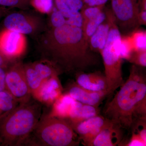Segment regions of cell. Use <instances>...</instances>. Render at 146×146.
Segmentation results:
<instances>
[{"label": "cell", "instance_id": "cell-1", "mask_svg": "<svg viewBox=\"0 0 146 146\" xmlns=\"http://www.w3.org/2000/svg\"><path fill=\"white\" fill-rule=\"evenodd\" d=\"M36 50L43 60L59 72H83L98 63L81 27L65 25L48 27L36 38Z\"/></svg>", "mask_w": 146, "mask_h": 146}, {"label": "cell", "instance_id": "cell-2", "mask_svg": "<svg viewBox=\"0 0 146 146\" xmlns=\"http://www.w3.org/2000/svg\"><path fill=\"white\" fill-rule=\"evenodd\" d=\"M115 125L131 130L138 120L146 119V79L140 66L131 67L129 76L104 111Z\"/></svg>", "mask_w": 146, "mask_h": 146}, {"label": "cell", "instance_id": "cell-3", "mask_svg": "<svg viewBox=\"0 0 146 146\" xmlns=\"http://www.w3.org/2000/svg\"><path fill=\"white\" fill-rule=\"evenodd\" d=\"M42 106L36 100L19 104L0 120V138L2 146L25 145L41 118Z\"/></svg>", "mask_w": 146, "mask_h": 146}, {"label": "cell", "instance_id": "cell-4", "mask_svg": "<svg viewBox=\"0 0 146 146\" xmlns=\"http://www.w3.org/2000/svg\"><path fill=\"white\" fill-rule=\"evenodd\" d=\"M80 143L77 134L66 120L49 114L40 119L25 145L76 146Z\"/></svg>", "mask_w": 146, "mask_h": 146}, {"label": "cell", "instance_id": "cell-5", "mask_svg": "<svg viewBox=\"0 0 146 146\" xmlns=\"http://www.w3.org/2000/svg\"><path fill=\"white\" fill-rule=\"evenodd\" d=\"M110 22L109 35L101 54L103 60L105 76L107 84V96L112 95L124 83L120 50L121 35L112 11L106 12Z\"/></svg>", "mask_w": 146, "mask_h": 146}, {"label": "cell", "instance_id": "cell-6", "mask_svg": "<svg viewBox=\"0 0 146 146\" xmlns=\"http://www.w3.org/2000/svg\"><path fill=\"white\" fill-rule=\"evenodd\" d=\"M21 10L9 13L3 22L4 29L36 39L48 28L47 23L39 14Z\"/></svg>", "mask_w": 146, "mask_h": 146}, {"label": "cell", "instance_id": "cell-7", "mask_svg": "<svg viewBox=\"0 0 146 146\" xmlns=\"http://www.w3.org/2000/svg\"><path fill=\"white\" fill-rule=\"evenodd\" d=\"M5 83V90L19 104L27 102L31 99L24 64L20 61L13 62L6 70Z\"/></svg>", "mask_w": 146, "mask_h": 146}, {"label": "cell", "instance_id": "cell-8", "mask_svg": "<svg viewBox=\"0 0 146 146\" xmlns=\"http://www.w3.org/2000/svg\"><path fill=\"white\" fill-rule=\"evenodd\" d=\"M111 5L120 30L131 33L141 25L138 19L140 9L137 0H111Z\"/></svg>", "mask_w": 146, "mask_h": 146}, {"label": "cell", "instance_id": "cell-9", "mask_svg": "<svg viewBox=\"0 0 146 146\" xmlns=\"http://www.w3.org/2000/svg\"><path fill=\"white\" fill-rule=\"evenodd\" d=\"M27 47L25 35L3 29L0 31V52L11 63L23 54Z\"/></svg>", "mask_w": 146, "mask_h": 146}, {"label": "cell", "instance_id": "cell-10", "mask_svg": "<svg viewBox=\"0 0 146 146\" xmlns=\"http://www.w3.org/2000/svg\"><path fill=\"white\" fill-rule=\"evenodd\" d=\"M108 121L104 116L98 115L79 122L69 123L77 134L82 144L89 146Z\"/></svg>", "mask_w": 146, "mask_h": 146}, {"label": "cell", "instance_id": "cell-11", "mask_svg": "<svg viewBox=\"0 0 146 146\" xmlns=\"http://www.w3.org/2000/svg\"><path fill=\"white\" fill-rule=\"evenodd\" d=\"M67 94L72 98L83 104L98 107L103 100L107 96L106 91H95L80 86L75 82L70 84L67 87Z\"/></svg>", "mask_w": 146, "mask_h": 146}, {"label": "cell", "instance_id": "cell-12", "mask_svg": "<svg viewBox=\"0 0 146 146\" xmlns=\"http://www.w3.org/2000/svg\"><path fill=\"white\" fill-rule=\"evenodd\" d=\"M63 91L58 75H55L43 82L33 98L46 105H52Z\"/></svg>", "mask_w": 146, "mask_h": 146}, {"label": "cell", "instance_id": "cell-13", "mask_svg": "<svg viewBox=\"0 0 146 146\" xmlns=\"http://www.w3.org/2000/svg\"><path fill=\"white\" fill-rule=\"evenodd\" d=\"M122 129L108 120L89 146H120L122 142Z\"/></svg>", "mask_w": 146, "mask_h": 146}, {"label": "cell", "instance_id": "cell-14", "mask_svg": "<svg viewBox=\"0 0 146 146\" xmlns=\"http://www.w3.org/2000/svg\"><path fill=\"white\" fill-rule=\"evenodd\" d=\"M76 83L85 89L95 91H106L107 84L105 76L99 73L80 72L76 74Z\"/></svg>", "mask_w": 146, "mask_h": 146}, {"label": "cell", "instance_id": "cell-15", "mask_svg": "<svg viewBox=\"0 0 146 146\" xmlns=\"http://www.w3.org/2000/svg\"><path fill=\"white\" fill-rule=\"evenodd\" d=\"M98 107L83 104L75 101L66 121L70 123L81 121L99 115Z\"/></svg>", "mask_w": 146, "mask_h": 146}, {"label": "cell", "instance_id": "cell-16", "mask_svg": "<svg viewBox=\"0 0 146 146\" xmlns=\"http://www.w3.org/2000/svg\"><path fill=\"white\" fill-rule=\"evenodd\" d=\"M106 16L105 21L97 28L89 41L91 49L98 52L100 54L106 44L110 28L109 19L107 15Z\"/></svg>", "mask_w": 146, "mask_h": 146}, {"label": "cell", "instance_id": "cell-17", "mask_svg": "<svg viewBox=\"0 0 146 146\" xmlns=\"http://www.w3.org/2000/svg\"><path fill=\"white\" fill-rule=\"evenodd\" d=\"M74 100L67 94H62L52 104V108L49 115L66 120L69 118Z\"/></svg>", "mask_w": 146, "mask_h": 146}, {"label": "cell", "instance_id": "cell-18", "mask_svg": "<svg viewBox=\"0 0 146 146\" xmlns=\"http://www.w3.org/2000/svg\"><path fill=\"white\" fill-rule=\"evenodd\" d=\"M24 68L32 97L33 98L44 81L33 68L31 63L24 64Z\"/></svg>", "mask_w": 146, "mask_h": 146}, {"label": "cell", "instance_id": "cell-19", "mask_svg": "<svg viewBox=\"0 0 146 146\" xmlns=\"http://www.w3.org/2000/svg\"><path fill=\"white\" fill-rule=\"evenodd\" d=\"M31 64L43 81L60 73L52 64L46 60L36 61Z\"/></svg>", "mask_w": 146, "mask_h": 146}, {"label": "cell", "instance_id": "cell-20", "mask_svg": "<svg viewBox=\"0 0 146 146\" xmlns=\"http://www.w3.org/2000/svg\"><path fill=\"white\" fill-rule=\"evenodd\" d=\"M18 104L6 90L0 91V120L8 115Z\"/></svg>", "mask_w": 146, "mask_h": 146}, {"label": "cell", "instance_id": "cell-21", "mask_svg": "<svg viewBox=\"0 0 146 146\" xmlns=\"http://www.w3.org/2000/svg\"><path fill=\"white\" fill-rule=\"evenodd\" d=\"M106 14L103 11L93 19L82 23V29L84 37L89 42L91 36L96 30L97 28L105 21Z\"/></svg>", "mask_w": 146, "mask_h": 146}, {"label": "cell", "instance_id": "cell-22", "mask_svg": "<svg viewBox=\"0 0 146 146\" xmlns=\"http://www.w3.org/2000/svg\"><path fill=\"white\" fill-rule=\"evenodd\" d=\"M55 7L63 12L79 11L83 6L82 0H54Z\"/></svg>", "mask_w": 146, "mask_h": 146}, {"label": "cell", "instance_id": "cell-23", "mask_svg": "<svg viewBox=\"0 0 146 146\" xmlns=\"http://www.w3.org/2000/svg\"><path fill=\"white\" fill-rule=\"evenodd\" d=\"M134 51L146 50V33L145 31L136 30L130 35Z\"/></svg>", "mask_w": 146, "mask_h": 146}, {"label": "cell", "instance_id": "cell-24", "mask_svg": "<svg viewBox=\"0 0 146 146\" xmlns=\"http://www.w3.org/2000/svg\"><path fill=\"white\" fill-rule=\"evenodd\" d=\"M30 5L39 13L48 15L54 7V0H30Z\"/></svg>", "mask_w": 146, "mask_h": 146}, {"label": "cell", "instance_id": "cell-25", "mask_svg": "<svg viewBox=\"0 0 146 146\" xmlns=\"http://www.w3.org/2000/svg\"><path fill=\"white\" fill-rule=\"evenodd\" d=\"M50 18L48 27L58 28L66 25V20L62 12L58 10L55 6L51 13L49 14Z\"/></svg>", "mask_w": 146, "mask_h": 146}, {"label": "cell", "instance_id": "cell-26", "mask_svg": "<svg viewBox=\"0 0 146 146\" xmlns=\"http://www.w3.org/2000/svg\"><path fill=\"white\" fill-rule=\"evenodd\" d=\"M120 52L123 59L129 60L134 51L130 36H122L120 44Z\"/></svg>", "mask_w": 146, "mask_h": 146}, {"label": "cell", "instance_id": "cell-27", "mask_svg": "<svg viewBox=\"0 0 146 146\" xmlns=\"http://www.w3.org/2000/svg\"><path fill=\"white\" fill-rule=\"evenodd\" d=\"M0 6L28 10L31 6L30 0H0Z\"/></svg>", "mask_w": 146, "mask_h": 146}, {"label": "cell", "instance_id": "cell-28", "mask_svg": "<svg viewBox=\"0 0 146 146\" xmlns=\"http://www.w3.org/2000/svg\"><path fill=\"white\" fill-rule=\"evenodd\" d=\"M104 5L88 7L84 9L81 13L82 23L93 19L102 11Z\"/></svg>", "mask_w": 146, "mask_h": 146}, {"label": "cell", "instance_id": "cell-29", "mask_svg": "<svg viewBox=\"0 0 146 146\" xmlns=\"http://www.w3.org/2000/svg\"><path fill=\"white\" fill-rule=\"evenodd\" d=\"M128 61L134 65L141 67L146 66V50L134 51Z\"/></svg>", "mask_w": 146, "mask_h": 146}, {"label": "cell", "instance_id": "cell-30", "mask_svg": "<svg viewBox=\"0 0 146 146\" xmlns=\"http://www.w3.org/2000/svg\"><path fill=\"white\" fill-rule=\"evenodd\" d=\"M146 142L142 140L139 136L136 134L132 133L131 134V137L129 142L124 146H145Z\"/></svg>", "mask_w": 146, "mask_h": 146}, {"label": "cell", "instance_id": "cell-31", "mask_svg": "<svg viewBox=\"0 0 146 146\" xmlns=\"http://www.w3.org/2000/svg\"><path fill=\"white\" fill-rule=\"evenodd\" d=\"M84 3L87 6L94 7L104 5L108 0H83Z\"/></svg>", "mask_w": 146, "mask_h": 146}, {"label": "cell", "instance_id": "cell-32", "mask_svg": "<svg viewBox=\"0 0 146 146\" xmlns=\"http://www.w3.org/2000/svg\"><path fill=\"white\" fill-rule=\"evenodd\" d=\"M6 70L0 67V91L5 90Z\"/></svg>", "mask_w": 146, "mask_h": 146}, {"label": "cell", "instance_id": "cell-33", "mask_svg": "<svg viewBox=\"0 0 146 146\" xmlns=\"http://www.w3.org/2000/svg\"><path fill=\"white\" fill-rule=\"evenodd\" d=\"M139 23L141 25H146V9H141L138 15Z\"/></svg>", "mask_w": 146, "mask_h": 146}, {"label": "cell", "instance_id": "cell-34", "mask_svg": "<svg viewBox=\"0 0 146 146\" xmlns=\"http://www.w3.org/2000/svg\"><path fill=\"white\" fill-rule=\"evenodd\" d=\"M12 63L7 60L0 52V67L6 70Z\"/></svg>", "mask_w": 146, "mask_h": 146}, {"label": "cell", "instance_id": "cell-35", "mask_svg": "<svg viewBox=\"0 0 146 146\" xmlns=\"http://www.w3.org/2000/svg\"><path fill=\"white\" fill-rule=\"evenodd\" d=\"M9 13V9L6 7L0 6V21Z\"/></svg>", "mask_w": 146, "mask_h": 146}, {"label": "cell", "instance_id": "cell-36", "mask_svg": "<svg viewBox=\"0 0 146 146\" xmlns=\"http://www.w3.org/2000/svg\"><path fill=\"white\" fill-rule=\"evenodd\" d=\"M2 141L1 139L0 138V146H2Z\"/></svg>", "mask_w": 146, "mask_h": 146}, {"label": "cell", "instance_id": "cell-37", "mask_svg": "<svg viewBox=\"0 0 146 146\" xmlns=\"http://www.w3.org/2000/svg\"></svg>", "mask_w": 146, "mask_h": 146}]
</instances>
